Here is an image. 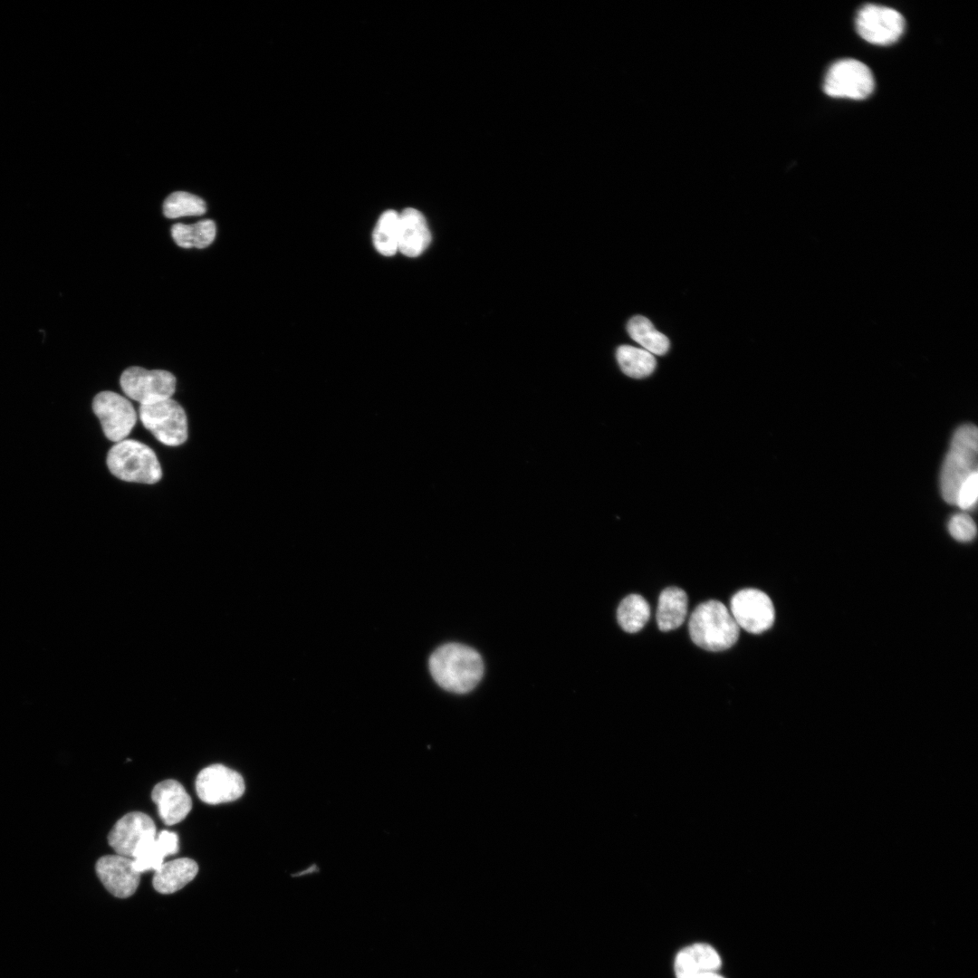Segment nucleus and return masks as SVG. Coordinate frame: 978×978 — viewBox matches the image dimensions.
I'll return each instance as SVG.
<instances>
[{
	"label": "nucleus",
	"mask_w": 978,
	"mask_h": 978,
	"mask_svg": "<svg viewBox=\"0 0 978 978\" xmlns=\"http://www.w3.org/2000/svg\"><path fill=\"white\" fill-rule=\"evenodd\" d=\"M429 670L444 689L465 694L481 680L484 664L481 656L467 646L449 643L439 647L429 658Z\"/></svg>",
	"instance_id": "nucleus-1"
},
{
	"label": "nucleus",
	"mask_w": 978,
	"mask_h": 978,
	"mask_svg": "<svg viewBox=\"0 0 978 978\" xmlns=\"http://www.w3.org/2000/svg\"><path fill=\"white\" fill-rule=\"evenodd\" d=\"M692 641L708 651H723L738 640L740 628L728 609L718 600L699 604L688 623Z\"/></svg>",
	"instance_id": "nucleus-2"
},
{
	"label": "nucleus",
	"mask_w": 978,
	"mask_h": 978,
	"mask_svg": "<svg viewBox=\"0 0 978 978\" xmlns=\"http://www.w3.org/2000/svg\"><path fill=\"white\" fill-rule=\"evenodd\" d=\"M978 433L975 426H961L953 436L942 465L940 487L944 500L955 504L962 484L977 472Z\"/></svg>",
	"instance_id": "nucleus-3"
},
{
	"label": "nucleus",
	"mask_w": 978,
	"mask_h": 978,
	"mask_svg": "<svg viewBox=\"0 0 978 978\" xmlns=\"http://www.w3.org/2000/svg\"><path fill=\"white\" fill-rule=\"evenodd\" d=\"M107 465L113 475L127 481L152 484L162 475L154 451L136 440L116 443L107 455Z\"/></svg>",
	"instance_id": "nucleus-4"
},
{
	"label": "nucleus",
	"mask_w": 978,
	"mask_h": 978,
	"mask_svg": "<svg viewBox=\"0 0 978 978\" xmlns=\"http://www.w3.org/2000/svg\"><path fill=\"white\" fill-rule=\"evenodd\" d=\"M139 415L143 426L162 444L176 446L187 440V416L174 399L140 405Z\"/></svg>",
	"instance_id": "nucleus-5"
},
{
	"label": "nucleus",
	"mask_w": 978,
	"mask_h": 978,
	"mask_svg": "<svg viewBox=\"0 0 978 978\" xmlns=\"http://www.w3.org/2000/svg\"><path fill=\"white\" fill-rule=\"evenodd\" d=\"M875 82L870 69L855 59H842L828 70L823 89L834 98L863 100L874 90Z\"/></svg>",
	"instance_id": "nucleus-6"
},
{
	"label": "nucleus",
	"mask_w": 978,
	"mask_h": 978,
	"mask_svg": "<svg viewBox=\"0 0 978 978\" xmlns=\"http://www.w3.org/2000/svg\"><path fill=\"white\" fill-rule=\"evenodd\" d=\"M120 383L129 398L140 405H152L171 398L176 378L167 370L130 367L123 371Z\"/></svg>",
	"instance_id": "nucleus-7"
},
{
	"label": "nucleus",
	"mask_w": 978,
	"mask_h": 978,
	"mask_svg": "<svg viewBox=\"0 0 978 978\" xmlns=\"http://www.w3.org/2000/svg\"><path fill=\"white\" fill-rule=\"evenodd\" d=\"M906 22L896 10L877 5H866L856 18L858 34L867 42L877 45L896 43L904 33Z\"/></svg>",
	"instance_id": "nucleus-8"
},
{
	"label": "nucleus",
	"mask_w": 978,
	"mask_h": 978,
	"mask_svg": "<svg viewBox=\"0 0 978 978\" xmlns=\"http://www.w3.org/2000/svg\"><path fill=\"white\" fill-rule=\"evenodd\" d=\"M92 409L106 437L116 443L124 440L137 422V413L131 403L112 391L98 393L93 398Z\"/></svg>",
	"instance_id": "nucleus-9"
},
{
	"label": "nucleus",
	"mask_w": 978,
	"mask_h": 978,
	"mask_svg": "<svg viewBox=\"0 0 978 978\" xmlns=\"http://www.w3.org/2000/svg\"><path fill=\"white\" fill-rule=\"evenodd\" d=\"M731 614L739 628L753 634L769 629L775 618L770 597L756 589H744L736 592L730 603Z\"/></svg>",
	"instance_id": "nucleus-10"
},
{
	"label": "nucleus",
	"mask_w": 978,
	"mask_h": 978,
	"mask_svg": "<svg viewBox=\"0 0 978 978\" xmlns=\"http://www.w3.org/2000/svg\"><path fill=\"white\" fill-rule=\"evenodd\" d=\"M244 781L237 772L223 765H209L197 774L196 791L208 804L234 801L244 792Z\"/></svg>",
	"instance_id": "nucleus-11"
},
{
	"label": "nucleus",
	"mask_w": 978,
	"mask_h": 978,
	"mask_svg": "<svg viewBox=\"0 0 978 978\" xmlns=\"http://www.w3.org/2000/svg\"><path fill=\"white\" fill-rule=\"evenodd\" d=\"M154 837L156 826L152 819L143 812L133 811L115 823L108 842L118 855L132 858L140 844Z\"/></svg>",
	"instance_id": "nucleus-12"
},
{
	"label": "nucleus",
	"mask_w": 978,
	"mask_h": 978,
	"mask_svg": "<svg viewBox=\"0 0 978 978\" xmlns=\"http://www.w3.org/2000/svg\"><path fill=\"white\" fill-rule=\"evenodd\" d=\"M96 873L105 888L114 896L126 898L137 890L140 873L132 859L120 855H106L98 859Z\"/></svg>",
	"instance_id": "nucleus-13"
},
{
	"label": "nucleus",
	"mask_w": 978,
	"mask_h": 978,
	"mask_svg": "<svg viewBox=\"0 0 978 978\" xmlns=\"http://www.w3.org/2000/svg\"><path fill=\"white\" fill-rule=\"evenodd\" d=\"M158 815L166 825L183 820L192 809V801L180 782L165 780L156 784L151 793Z\"/></svg>",
	"instance_id": "nucleus-14"
},
{
	"label": "nucleus",
	"mask_w": 978,
	"mask_h": 978,
	"mask_svg": "<svg viewBox=\"0 0 978 978\" xmlns=\"http://www.w3.org/2000/svg\"><path fill=\"white\" fill-rule=\"evenodd\" d=\"M431 234L425 216L415 208L399 214L398 251L408 257L420 255L429 245Z\"/></svg>",
	"instance_id": "nucleus-15"
},
{
	"label": "nucleus",
	"mask_w": 978,
	"mask_h": 978,
	"mask_svg": "<svg viewBox=\"0 0 978 978\" xmlns=\"http://www.w3.org/2000/svg\"><path fill=\"white\" fill-rule=\"evenodd\" d=\"M178 851V836L168 830H161L157 837L147 839L139 846L133 857L134 868L142 873L161 867L166 856Z\"/></svg>",
	"instance_id": "nucleus-16"
},
{
	"label": "nucleus",
	"mask_w": 978,
	"mask_h": 978,
	"mask_svg": "<svg viewBox=\"0 0 978 978\" xmlns=\"http://www.w3.org/2000/svg\"><path fill=\"white\" fill-rule=\"evenodd\" d=\"M198 872L197 862L188 858L164 862L153 876V887L160 894H172L192 881Z\"/></svg>",
	"instance_id": "nucleus-17"
},
{
	"label": "nucleus",
	"mask_w": 978,
	"mask_h": 978,
	"mask_svg": "<svg viewBox=\"0 0 978 978\" xmlns=\"http://www.w3.org/2000/svg\"><path fill=\"white\" fill-rule=\"evenodd\" d=\"M687 604L686 593L682 589L666 588L660 593L657 609L656 618L659 629L669 631L682 625L686 618Z\"/></svg>",
	"instance_id": "nucleus-18"
},
{
	"label": "nucleus",
	"mask_w": 978,
	"mask_h": 978,
	"mask_svg": "<svg viewBox=\"0 0 978 978\" xmlns=\"http://www.w3.org/2000/svg\"><path fill=\"white\" fill-rule=\"evenodd\" d=\"M216 233V224L210 219H204L193 225L177 223L171 227V235L175 243L183 248H205L213 243Z\"/></svg>",
	"instance_id": "nucleus-19"
},
{
	"label": "nucleus",
	"mask_w": 978,
	"mask_h": 978,
	"mask_svg": "<svg viewBox=\"0 0 978 978\" xmlns=\"http://www.w3.org/2000/svg\"><path fill=\"white\" fill-rule=\"evenodd\" d=\"M627 330L629 336L651 354L664 355L667 352L670 346L668 338L657 331L647 318L641 315L632 317Z\"/></svg>",
	"instance_id": "nucleus-20"
},
{
	"label": "nucleus",
	"mask_w": 978,
	"mask_h": 978,
	"mask_svg": "<svg viewBox=\"0 0 978 978\" xmlns=\"http://www.w3.org/2000/svg\"><path fill=\"white\" fill-rule=\"evenodd\" d=\"M617 360L621 370L628 377L636 379L650 375L657 364L653 354L629 345L618 348Z\"/></svg>",
	"instance_id": "nucleus-21"
},
{
	"label": "nucleus",
	"mask_w": 978,
	"mask_h": 978,
	"mask_svg": "<svg viewBox=\"0 0 978 978\" xmlns=\"http://www.w3.org/2000/svg\"><path fill=\"white\" fill-rule=\"evenodd\" d=\"M399 214L395 210L385 211L379 218L372 234L376 250L385 255H394L398 251Z\"/></svg>",
	"instance_id": "nucleus-22"
},
{
	"label": "nucleus",
	"mask_w": 978,
	"mask_h": 978,
	"mask_svg": "<svg viewBox=\"0 0 978 978\" xmlns=\"http://www.w3.org/2000/svg\"><path fill=\"white\" fill-rule=\"evenodd\" d=\"M650 617L647 600L638 594L627 596L619 604L617 618L620 627L628 633L639 631Z\"/></svg>",
	"instance_id": "nucleus-23"
},
{
	"label": "nucleus",
	"mask_w": 978,
	"mask_h": 978,
	"mask_svg": "<svg viewBox=\"0 0 978 978\" xmlns=\"http://www.w3.org/2000/svg\"><path fill=\"white\" fill-rule=\"evenodd\" d=\"M206 210V206L203 199L183 191L170 194L163 204V213L168 218L202 216Z\"/></svg>",
	"instance_id": "nucleus-24"
},
{
	"label": "nucleus",
	"mask_w": 978,
	"mask_h": 978,
	"mask_svg": "<svg viewBox=\"0 0 978 978\" xmlns=\"http://www.w3.org/2000/svg\"><path fill=\"white\" fill-rule=\"evenodd\" d=\"M701 973H718L722 960L717 951L709 944L695 943L690 944Z\"/></svg>",
	"instance_id": "nucleus-25"
},
{
	"label": "nucleus",
	"mask_w": 978,
	"mask_h": 978,
	"mask_svg": "<svg viewBox=\"0 0 978 978\" xmlns=\"http://www.w3.org/2000/svg\"><path fill=\"white\" fill-rule=\"evenodd\" d=\"M676 978H695L702 973L690 945L679 950L674 963Z\"/></svg>",
	"instance_id": "nucleus-26"
},
{
	"label": "nucleus",
	"mask_w": 978,
	"mask_h": 978,
	"mask_svg": "<svg viewBox=\"0 0 978 978\" xmlns=\"http://www.w3.org/2000/svg\"><path fill=\"white\" fill-rule=\"evenodd\" d=\"M948 530L953 538L962 542L972 541L976 535V525L967 513H957L951 517Z\"/></svg>",
	"instance_id": "nucleus-27"
},
{
	"label": "nucleus",
	"mask_w": 978,
	"mask_h": 978,
	"mask_svg": "<svg viewBox=\"0 0 978 978\" xmlns=\"http://www.w3.org/2000/svg\"><path fill=\"white\" fill-rule=\"evenodd\" d=\"M978 494V472L971 475L960 486L955 504L963 510L975 506Z\"/></svg>",
	"instance_id": "nucleus-28"
},
{
	"label": "nucleus",
	"mask_w": 978,
	"mask_h": 978,
	"mask_svg": "<svg viewBox=\"0 0 978 978\" xmlns=\"http://www.w3.org/2000/svg\"><path fill=\"white\" fill-rule=\"evenodd\" d=\"M695 978H724V977L720 975L718 973H703L698 974Z\"/></svg>",
	"instance_id": "nucleus-29"
}]
</instances>
